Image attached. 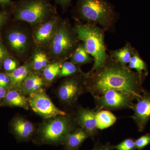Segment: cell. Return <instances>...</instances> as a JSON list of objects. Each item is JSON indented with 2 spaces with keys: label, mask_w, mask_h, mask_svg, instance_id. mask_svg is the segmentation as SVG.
Instances as JSON below:
<instances>
[{
  "label": "cell",
  "mask_w": 150,
  "mask_h": 150,
  "mask_svg": "<svg viewBox=\"0 0 150 150\" xmlns=\"http://www.w3.org/2000/svg\"><path fill=\"white\" fill-rule=\"evenodd\" d=\"M47 120L40 126L38 132L39 140L44 144H63L68 136L75 130L76 119L70 115H59Z\"/></svg>",
  "instance_id": "obj_5"
},
{
  "label": "cell",
  "mask_w": 150,
  "mask_h": 150,
  "mask_svg": "<svg viewBox=\"0 0 150 150\" xmlns=\"http://www.w3.org/2000/svg\"><path fill=\"white\" fill-rule=\"evenodd\" d=\"M7 93L6 88L0 87V99L4 98Z\"/></svg>",
  "instance_id": "obj_33"
},
{
  "label": "cell",
  "mask_w": 150,
  "mask_h": 150,
  "mask_svg": "<svg viewBox=\"0 0 150 150\" xmlns=\"http://www.w3.org/2000/svg\"><path fill=\"white\" fill-rule=\"evenodd\" d=\"M59 4L61 5L63 8L67 7L71 2V0H56Z\"/></svg>",
  "instance_id": "obj_31"
},
{
  "label": "cell",
  "mask_w": 150,
  "mask_h": 150,
  "mask_svg": "<svg viewBox=\"0 0 150 150\" xmlns=\"http://www.w3.org/2000/svg\"><path fill=\"white\" fill-rule=\"evenodd\" d=\"M81 74L68 77L59 86L58 95L62 102L68 105H72L85 89L84 78Z\"/></svg>",
  "instance_id": "obj_8"
},
{
  "label": "cell",
  "mask_w": 150,
  "mask_h": 150,
  "mask_svg": "<svg viewBox=\"0 0 150 150\" xmlns=\"http://www.w3.org/2000/svg\"><path fill=\"white\" fill-rule=\"evenodd\" d=\"M31 70L30 64H25L8 74L10 78L11 87L16 89L21 88L23 82L31 73Z\"/></svg>",
  "instance_id": "obj_14"
},
{
  "label": "cell",
  "mask_w": 150,
  "mask_h": 150,
  "mask_svg": "<svg viewBox=\"0 0 150 150\" xmlns=\"http://www.w3.org/2000/svg\"><path fill=\"white\" fill-rule=\"evenodd\" d=\"M74 29L79 41L93 59V64L88 74L92 73L104 64L108 57L105 42L104 30L96 25L76 21Z\"/></svg>",
  "instance_id": "obj_3"
},
{
  "label": "cell",
  "mask_w": 150,
  "mask_h": 150,
  "mask_svg": "<svg viewBox=\"0 0 150 150\" xmlns=\"http://www.w3.org/2000/svg\"><path fill=\"white\" fill-rule=\"evenodd\" d=\"M11 1L10 0H0V4L2 5L6 6H8L11 4Z\"/></svg>",
  "instance_id": "obj_34"
},
{
  "label": "cell",
  "mask_w": 150,
  "mask_h": 150,
  "mask_svg": "<svg viewBox=\"0 0 150 150\" xmlns=\"http://www.w3.org/2000/svg\"><path fill=\"white\" fill-rule=\"evenodd\" d=\"M77 74H81L86 76L87 73H85L81 70L80 66L73 64L71 62H64L62 63L59 78L68 77Z\"/></svg>",
  "instance_id": "obj_24"
},
{
  "label": "cell",
  "mask_w": 150,
  "mask_h": 150,
  "mask_svg": "<svg viewBox=\"0 0 150 150\" xmlns=\"http://www.w3.org/2000/svg\"><path fill=\"white\" fill-rule=\"evenodd\" d=\"M70 62L79 66L93 62L94 60L86 51L83 43H79L77 47L70 58Z\"/></svg>",
  "instance_id": "obj_21"
},
{
  "label": "cell",
  "mask_w": 150,
  "mask_h": 150,
  "mask_svg": "<svg viewBox=\"0 0 150 150\" xmlns=\"http://www.w3.org/2000/svg\"><path fill=\"white\" fill-rule=\"evenodd\" d=\"M28 102L32 110L45 119L67 115L56 107L43 89L29 95Z\"/></svg>",
  "instance_id": "obj_9"
},
{
  "label": "cell",
  "mask_w": 150,
  "mask_h": 150,
  "mask_svg": "<svg viewBox=\"0 0 150 150\" xmlns=\"http://www.w3.org/2000/svg\"><path fill=\"white\" fill-rule=\"evenodd\" d=\"M0 87L5 88L11 87L10 78L8 74L0 73Z\"/></svg>",
  "instance_id": "obj_29"
},
{
  "label": "cell",
  "mask_w": 150,
  "mask_h": 150,
  "mask_svg": "<svg viewBox=\"0 0 150 150\" xmlns=\"http://www.w3.org/2000/svg\"><path fill=\"white\" fill-rule=\"evenodd\" d=\"M128 67L131 69H135L137 72L144 78L147 75V65L141 58L137 51L135 50L132 55Z\"/></svg>",
  "instance_id": "obj_22"
},
{
  "label": "cell",
  "mask_w": 150,
  "mask_h": 150,
  "mask_svg": "<svg viewBox=\"0 0 150 150\" xmlns=\"http://www.w3.org/2000/svg\"><path fill=\"white\" fill-rule=\"evenodd\" d=\"M98 110L95 108L90 109L80 107L76 114L77 124L88 134L89 137L93 138L98 134L96 115Z\"/></svg>",
  "instance_id": "obj_13"
},
{
  "label": "cell",
  "mask_w": 150,
  "mask_h": 150,
  "mask_svg": "<svg viewBox=\"0 0 150 150\" xmlns=\"http://www.w3.org/2000/svg\"><path fill=\"white\" fill-rule=\"evenodd\" d=\"M61 20L59 17L55 16L36 26L32 37L38 47H48L57 32Z\"/></svg>",
  "instance_id": "obj_10"
},
{
  "label": "cell",
  "mask_w": 150,
  "mask_h": 150,
  "mask_svg": "<svg viewBox=\"0 0 150 150\" xmlns=\"http://www.w3.org/2000/svg\"><path fill=\"white\" fill-rule=\"evenodd\" d=\"M89 137L81 128L75 129L68 136L64 143L67 150H77L84 141Z\"/></svg>",
  "instance_id": "obj_15"
},
{
  "label": "cell",
  "mask_w": 150,
  "mask_h": 150,
  "mask_svg": "<svg viewBox=\"0 0 150 150\" xmlns=\"http://www.w3.org/2000/svg\"><path fill=\"white\" fill-rule=\"evenodd\" d=\"M135 140L132 138H129L123 140L121 143L114 146H110L111 149L116 150H135L136 149Z\"/></svg>",
  "instance_id": "obj_26"
},
{
  "label": "cell",
  "mask_w": 150,
  "mask_h": 150,
  "mask_svg": "<svg viewBox=\"0 0 150 150\" xmlns=\"http://www.w3.org/2000/svg\"><path fill=\"white\" fill-rule=\"evenodd\" d=\"M14 131L17 136L23 140L27 139L32 136L34 127L32 123L23 118H18L13 124Z\"/></svg>",
  "instance_id": "obj_17"
},
{
  "label": "cell",
  "mask_w": 150,
  "mask_h": 150,
  "mask_svg": "<svg viewBox=\"0 0 150 150\" xmlns=\"http://www.w3.org/2000/svg\"><path fill=\"white\" fill-rule=\"evenodd\" d=\"M98 145H99L98 143H96V145H95L93 149L91 150H97L98 148Z\"/></svg>",
  "instance_id": "obj_35"
},
{
  "label": "cell",
  "mask_w": 150,
  "mask_h": 150,
  "mask_svg": "<svg viewBox=\"0 0 150 150\" xmlns=\"http://www.w3.org/2000/svg\"><path fill=\"white\" fill-rule=\"evenodd\" d=\"M56 10L48 0H21L15 12L17 21L37 26L56 14Z\"/></svg>",
  "instance_id": "obj_6"
},
{
  "label": "cell",
  "mask_w": 150,
  "mask_h": 150,
  "mask_svg": "<svg viewBox=\"0 0 150 150\" xmlns=\"http://www.w3.org/2000/svg\"><path fill=\"white\" fill-rule=\"evenodd\" d=\"M79 43L74 27L68 20H62L48 46L49 56L55 62L63 63L71 58Z\"/></svg>",
  "instance_id": "obj_4"
},
{
  "label": "cell",
  "mask_w": 150,
  "mask_h": 150,
  "mask_svg": "<svg viewBox=\"0 0 150 150\" xmlns=\"http://www.w3.org/2000/svg\"><path fill=\"white\" fill-rule=\"evenodd\" d=\"M93 97L95 103V108L98 111L132 109L134 101L136 100L130 94L117 90H110L101 95Z\"/></svg>",
  "instance_id": "obj_7"
},
{
  "label": "cell",
  "mask_w": 150,
  "mask_h": 150,
  "mask_svg": "<svg viewBox=\"0 0 150 150\" xmlns=\"http://www.w3.org/2000/svg\"><path fill=\"white\" fill-rule=\"evenodd\" d=\"M44 85L43 78L35 73H31L22 84L21 88L23 93L29 95L42 89Z\"/></svg>",
  "instance_id": "obj_16"
},
{
  "label": "cell",
  "mask_w": 150,
  "mask_h": 150,
  "mask_svg": "<svg viewBox=\"0 0 150 150\" xmlns=\"http://www.w3.org/2000/svg\"><path fill=\"white\" fill-rule=\"evenodd\" d=\"M134 103L132 110L134 114L131 116L138 128L142 132L150 120V93L144 89L142 96Z\"/></svg>",
  "instance_id": "obj_11"
},
{
  "label": "cell",
  "mask_w": 150,
  "mask_h": 150,
  "mask_svg": "<svg viewBox=\"0 0 150 150\" xmlns=\"http://www.w3.org/2000/svg\"><path fill=\"white\" fill-rule=\"evenodd\" d=\"M49 64V57L47 54L42 50H38L34 53L30 65L32 69L38 72L43 71Z\"/></svg>",
  "instance_id": "obj_23"
},
{
  "label": "cell",
  "mask_w": 150,
  "mask_h": 150,
  "mask_svg": "<svg viewBox=\"0 0 150 150\" xmlns=\"http://www.w3.org/2000/svg\"><path fill=\"white\" fill-rule=\"evenodd\" d=\"M8 57V52L3 45L2 42L0 39V67L3 65L4 60Z\"/></svg>",
  "instance_id": "obj_30"
},
{
  "label": "cell",
  "mask_w": 150,
  "mask_h": 150,
  "mask_svg": "<svg viewBox=\"0 0 150 150\" xmlns=\"http://www.w3.org/2000/svg\"><path fill=\"white\" fill-rule=\"evenodd\" d=\"M144 80L139 74L109 55L101 67L92 73H87L84 83L86 90L93 97L110 90H117L130 94L137 100L144 90L142 86Z\"/></svg>",
  "instance_id": "obj_1"
},
{
  "label": "cell",
  "mask_w": 150,
  "mask_h": 150,
  "mask_svg": "<svg viewBox=\"0 0 150 150\" xmlns=\"http://www.w3.org/2000/svg\"><path fill=\"white\" fill-rule=\"evenodd\" d=\"M76 21L98 25L106 31L113 30L118 19L114 6L106 0H78Z\"/></svg>",
  "instance_id": "obj_2"
},
{
  "label": "cell",
  "mask_w": 150,
  "mask_h": 150,
  "mask_svg": "<svg viewBox=\"0 0 150 150\" xmlns=\"http://www.w3.org/2000/svg\"><path fill=\"white\" fill-rule=\"evenodd\" d=\"M136 149L138 150H143L146 146L150 144V134L147 133L141 136L135 140Z\"/></svg>",
  "instance_id": "obj_27"
},
{
  "label": "cell",
  "mask_w": 150,
  "mask_h": 150,
  "mask_svg": "<svg viewBox=\"0 0 150 150\" xmlns=\"http://www.w3.org/2000/svg\"><path fill=\"white\" fill-rule=\"evenodd\" d=\"M117 118L110 110H102L97 112V126L99 130H103L112 126Z\"/></svg>",
  "instance_id": "obj_20"
},
{
  "label": "cell",
  "mask_w": 150,
  "mask_h": 150,
  "mask_svg": "<svg viewBox=\"0 0 150 150\" xmlns=\"http://www.w3.org/2000/svg\"><path fill=\"white\" fill-rule=\"evenodd\" d=\"M4 69L6 71L11 73L18 67V64L14 59L8 58L4 60L3 64Z\"/></svg>",
  "instance_id": "obj_28"
},
{
  "label": "cell",
  "mask_w": 150,
  "mask_h": 150,
  "mask_svg": "<svg viewBox=\"0 0 150 150\" xmlns=\"http://www.w3.org/2000/svg\"><path fill=\"white\" fill-rule=\"evenodd\" d=\"M4 98L8 105L22 108L26 110L28 109V98L25 97L24 94L22 93L16 89L8 92Z\"/></svg>",
  "instance_id": "obj_18"
},
{
  "label": "cell",
  "mask_w": 150,
  "mask_h": 150,
  "mask_svg": "<svg viewBox=\"0 0 150 150\" xmlns=\"http://www.w3.org/2000/svg\"><path fill=\"white\" fill-rule=\"evenodd\" d=\"M109 146L110 145L108 144L102 145L99 144L97 150H112Z\"/></svg>",
  "instance_id": "obj_32"
},
{
  "label": "cell",
  "mask_w": 150,
  "mask_h": 150,
  "mask_svg": "<svg viewBox=\"0 0 150 150\" xmlns=\"http://www.w3.org/2000/svg\"><path fill=\"white\" fill-rule=\"evenodd\" d=\"M7 40L10 48L17 55L23 56L27 53L30 46V38L24 30L15 29L7 35Z\"/></svg>",
  "instance_id": "obj_12"
},
{
  "label": "cell",
  "mask_w": 150,
  "mask_h": 150,
  "mask_svg": "<svg viewBox=\"0 0 150 150\" xmlns=\"http://www.w3.org/2000/svg\"><path fill=\"white\" fill-rule=\"evenodd\" d=\"M135 50L129 43H126L123 47L119 49L110 51V56L115 61L122 64L127 65L130 62Z\"/></svg>",
  "instance_id": "obj_19"
},
{
  "label": "cell",
  "mask_w": 150,
  "mask_h": 150,
  "mask_svg": "<svg viewBox=\"0 0 150 150\" xmlns=\"http://www.w3.org/2000/svg\"><path fill=\"white\" fill-rule=\"evenodd\" d=\"M62 63L55 62L49 64L43 70V79L44 80L51 82L59 76Z\"/></svg>",
  "instance_id": "obj_25"
}]
</instances>
